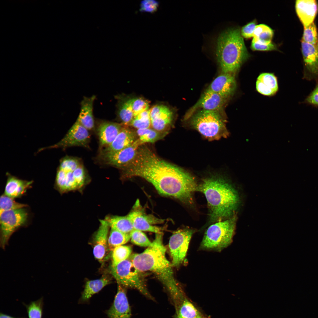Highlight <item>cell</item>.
<instances>
[{
	"label": "cell",
	"mask_w": 318,
	"mask_h": 318,
	"mask_svg": "<svg viewBox=\"0 0 318 318\" xmlns=\"http://www.w3.org/2000/svg\"><path fill=\"white\" fill-rule=\"evenodd\" d=\"M122 176L142 178L163 195L189 204L198 186L194 178L181 168L160 158L147 146L140 145L135 158L121 169Z\"/></svg>",
	"instance_id": "1"
},
{
	"label": "cell",
	"mask_w": 318,
	"mask_h": 318,
	"mask_svg": "<svg viewBox=\"0 0 318 318\" xmlns=\"http://www.w3.org/2000/svg\"><path fill=\"white\" fill-rule=\"evenodd\" d=\"M163 233H156L152 245L143 252L132 255L130 260L141 272L150 271L162 283L175 307L185 298L175 278L171 264L165 256L166 249L163 243Z\"/></svg>",
	"instance_id": "2"
},
{
	"label": "cell",
	"mask_w": 318,
	"mask_h": 318,
	"mask_svg": "<svg viewBox=\"0 0 318 318\" xmlns=\"http://www.w3.org/2000/svg\"><path fill=\"white\" fill-rule=\"evenodd\" d=\"M197 191L205 195L210 209V221L229 218L237 213L241 203L236 189L223 178L211 176L203 179Z\"/></svg>",
	"instance_id": "3"
},
{
	"label": "cell",
	"mask_w": 318,
	"mask_h": 318,
	"mask_svg": "<svg viewBox=\"0 0 318 318\" xmlns=\"http://www.w3.org/2000/svg\"><path fill=\"white\" fill-rule=\"evenodd\" d=\"M216 56L222 73H235L250 57L240 29L231 28L217 39Z\"/></svg>",
	"instance_id": "4"
},
{
	"label": "cell",
	"mask_w": 318,
	"mask_h": 318,
	"mask_svg": "<svg viewBox=\"0 0 318 318\" xmlns=\"http://www.w3.org/2000/svg\"><path fill=\"white\" fill-rule=\"evenodd\" d=\"M189 125L209 140L226 138L228 135L226 120L220 112L200 110L188 119Z\"/></svg>",
	"instance_id": "5"
},
{
	"label": "cell",
	"mask_w": 318,
	"mask_h": 318,
	"mask_svg": "<svg viewBox=\"0 0 318 318\" xmlns=\"http://www.w3.org/2000/svg\"><path fill=\"white\" fill-rule=\"evenodd\" d=\"M237 214L210 226L205 233L200 249L219 252L228 246L232 242L234 233Z\"/></svg>",
	"instance_id": "6"
},
{
	"label": "cell",
	"mask_w": 318,
	"mask_h": 318,
	"mask_svg": "<svg viewBox=\"0 0 318 318\" xmlns=\"http://www.w3.org/2000/svg\"><path fill=\"white\" fill-rule=\"evenodd\" d=\"M110 271L118 284L124 287L136 289L148 298L155 300L148 291L141 272L136 268L130 260L127 259L116 265H112Z\"/></svg>",
	"instance_id": "7"
},
{
	"label": "cell",
	"mask_w": 318,
	"mask_h": 318,
	"mask_svg": "<svg viewBox=\"0 0 318 318\" xmlns=\"http://www.w3.org/2000/svg\"><path fill=\"white\" fill-rule=\"evenodd\" d=\"M28 213L24 208L5 211L0 213V245L4 249L12 234L24 226Z\"/></svg>",
	"instance_id": "8"
},
{
	"label": "cell",
	"mask_w": 318,
	"mask_h": 318,
	"mask_svg": "<svg viewBox=\"0 0 318 318\" xmlns=\"http://www.w3.org/2000/svg\"><path fill=\"white\" fill-rule=\"evenodd\" d=\"M194 232L193 230L189 228L180 229L174 232L170 237L169 247L172 266L178 267L183 262Z\"/></svg>",
	"instance_id": "9"
},
{
	"label": "cell",
	"mask_w": 318,
	"mask_h": 318,
	"mask_svg": "<svg viewBox=\"0 0 318 318\" xmlns=\"http://www.w3.org/2000/svg\"><path fill=\"white\" fill-rule=\"evenodd\" d=\"M88 131L76 121L61 140L51 146L40 148L38 152L53 148L64 149L74 146L87 147L90 139Z\"/></svg>",
	"instance_id": "10"
},
{
	"label": "cell",
	"mask_w": 318,
	"mask_h": 318,
	"mask_svg": "<svg viewBox=\"0 0 318 318\" xmlns=\"http://www.w3.org/2000/svg\"><path fill=\"white\" fill-rule=\"evenodd\" d=\"M142 145L138 139L122 150L114 152H100V159L104 163L120 169L128 164L136 156L139 147Z\"/></svg>",
	"instance_id": "11"
},
{
	"label": "cell",
	"mask_w": 318,
	"mask_h": 318,
	"mask_svg": "<svg viewBox=\"0 0 318 318\" xmlns=\"http://www.w3.org/2000/svg\"><path fill=\"white\" fill-rule=\"evenodd\" d=\"M140 205L139 201H137L134 209L127 215L132 223L134 228L156 233H162V228L152 225L162 223L164 220L151 215L145 214Z\"/></svg>",
	"instance_id": "12"
},
{
	"label": "cell",
	"mask_w": 318,
	"mask_h": 318,
	"mask_svg": "<svg viewBox=\"0 0 318 318\" xmlns=\"http://www.w3.org/2000/svg\"><path fill=\"white\" fill-rule=\"evenodd\" d=\"M227 99L207 89L197 102L186 112L184 117V120H186L198 110L220 112Z\"/></svg>",
	"instance_id": "13"
},
{
	"label": "cell",
	"mask_w": 318,
	"mask_h": 318,
	"mask_svg": "<svg viewBox=\"0 0 318 318\" xmlns=\"http://www.w3.org/2000/svg\"><path fill=\"white\" fill-rule=\"evenodd\" d=\"M151 127L161 132L166 130L172 125L173 115L172 110L166 106L157 105L150 109Z\"/></svg>",
	"instance_id": "14"
},
{
	"label": "cell",
	"mask_w": 318,
	"mask_h": 318,
	"mask_svg": "<svg viewBox=\"0 0 318 318\" xmlns=\"http://www.w3.org/2000/svg\"><path fill=\"white\" fill-rule=\"evenodd\" d=\"M118 284L113 302L106 313L109 318H131V309L125 287Z\"/></svg>",
	"instance_id": "15"
},
{
	"label": "cell",
	"mask_w": 318,
	"mask_h": 318,
	"mask_svg": "<svg viewBox=\"0 0 318 318\" xmlns=\"http://www.w3.org/2000/svg\"><path fill=\"white\" fill-rule=\"evenodd\" d=\"M301 48L306 69V76L309 78L318 77V45L302 41Z\"/></svg>",
	"instance_id": "16"
},
{
	"label": "cell",
	"mask_w": 318,
	"mask_h": 318,
	"mask_svg": "<svg viewBox=\"0 0 318 318\" xmlns=\"http://www.w3.org/2000/svg\"><path fill=\"white\" fill-rule=\"evenodd\" d=\"M236 87L233 74L222 73L213 80L207 89L228 98L234 92Z\"/></svg>",
	"instance_id": "17"
},
{
	"label": "cell",
	"mask_w": 318,
	"mask_h": 318,
	"mask_svg": "<svg viewBox=\"0 0 318 318\" xmlns=\"http://www.w3.org/2000/svg\"><path fill=\"white\" fill-rule=\"evenodd\" d=\"M136 131L124 125L121 130L112 142L104 148L101 152H117L132 144L138 139Z\"/></svg>",
	"instance_id": "18"
},
{
	"label": "cell",
	"mask_w": 318,
	"mask_h": 318,
	"mask_svg": "<svg viewBox=\"0 0 318 318\" xmlns=\"http://www.w3.org/2000/svg\"><path fill=\"white\" fill-rule=\"evenodd\" d=\"M295 7L297 14L304 26L314 22L318 10L316 1L297 0Z\"/></svg>",
	"instance_id": "19"
},
{
	"label": "cell",
	"mask_w": 318,
	"mask_h": 318,
	"mask_svg": "<svg viewBox=\"0 0 318 318\" xmlns=\"http://www.w3.org/2000/svg\"><path fill=\"white\" fill-rule=\"evenodd\" d=\"M124 125L108 121L101 122L97 128L100 144L104 148L110 145L120 132Z\"/></svg>",
	"instance_id": "20"
},
{
	"label": "cell",
	"mask_w": 318,
	"mask_h": 318,
	"mask_svg": "<svg viewBox=\"0 0 318 318\" xmlns=\"http://www.w3.org/2000/svg\"><path fill=\"white\" fill-rule=\"evenodd\" d=\"M95 97L94 95L84 97L80 103V111L76 120L88 130L94 127L93 107Z\"/></svg>",
	"instance_id": "21"
},
{
	"label": "cell",
	"mask_w": 318,
	"mask_h": 318,
	"mask_svg": "<svg viewBox=\"0 0 318 318\" xmlns=\"http://www.w3.org/2000/svg\"><path fill=\"white\" fill-rule=\"evenodd\" d=\"M6 174L7 179L4 194L14 199L23 195L33 183V181H28L19 179L8 172Z\"/></svg>",
	"instance_id": "22"
},
{
	"label": "cell",
	"mask_w": 318,
	"mask_h": 318,
	"mask_svg": "<svg viewBox=\"0 0 318 318\" xmlns=\"http://www.w3.org/2000/svg\"><path fill=\"white\" fill-rule=\"evenodd\" d=\"M100 225L95 238L93 253L95 257L100 261L104 257L107 246V236L110 227L105 220L100 221Z\"/></svg>",
	"instance_id": "23"
},
{
	"label": "cell",
	"mask_w": 318,
	"mask_h": 318,
	"mask_svg": "<svg viewBox=\"0 0 318 318\" xmlns=\"http://www.w3.org/2000/svg\"><path fill=\"white\" fill-rule=\"evenodd\" d=\"M110 283V279L106 277L87 281L79 302L82 303L88 302L93 295L98 292Z\"/></svg>",
	"instance_id": "24"
},
{
	"label": "cell",
	"mask_w": 318,
	"mask_h": 318,
	"mask_svg": "<svg viewBox=\"0 0 318 318\" xmlns=\"http://www.w3.org/2000/svg\"><path fill=\"white\" fill-rule=\"evenodd\" d=\"M105 220L113 229L121 232L129 233L134 229L132 223L127 215L106 217Z\"/></svg>",
	"instance_id": "25"
},
{
	"label": "cell",
	"mask_w": 318,
	"mask_h": 318,
	"mask_svg": "<svg viewBox=\"0 0 318 318\" xmlns=\"http://www.w3.org/2000/svg\"><path fill=\"white\" fill-rule=\"evenodd\" d=\"M131 99H120L118 104L117 115L123 125L129 126L134 116L131 104Z\"/></svg>",
	"instance_id": "26"
},
{
	"label": "cell",
	"mask_w": 318,
	"mask_h": 318,
	"mask_svg": "<svg viewBox=\"0 0 318 318\" xmlns=\"http://www.w3.org/2000/svg\"><path fill=\"white\" fill-rule=\"evenodd\" d=\"M274 35L272 29L263 24L256 25L253 34L252 40L259 44H268L271 42Z\"/></svg>",
	"instance_id": "27"
},
{
	"label": "cell",
	"mask_w": 318,
	"mask_h": 318,
	"mask_svg": "<svg viewBox=\"0 0 318 318\" xmlns=\"http://www.w3.org/2000/svg\"><path fill=\"white\" fill-rule=\"evenodd\" d=\"M136 132L142 145L146 143H153L162 139L168 133L158 131L151 127L137 129Z\"/></svg>",
	"instance_id": "28"
},
{
	"label": "cell",
	"mask_w": 318,
	"mask_h": 318,
	"mask_svg": "<svg viewBox=\"0 0 318 318\" xmlns=\"http://www.w3.org/2000/svg\"><path fill=\"white\" fill-rule=\"evenodd\" d=\"M176 310L175 318H196L200 314L194 304L186 297Z\"/></svg>",
	"instance_id": "29"
},
{
	"label": "cell",
	"mask_w": 318,
	"mask_h": 318,
	"mask_svg": "<svg viewBox=\"0 0 318 318\" xmlns=\"http://www.w3.org/2000/svg\"><path fill=\"white\" fill-rule=\"evenodd\" d=\"M130 239V233H125L111 228L108 245L109 249L113 250L115 247L126 243Z\"/></svg>",
	"instance_id": "30"
},
{
	"label": "cell",
	"mask_w": 318,
	"mask_h": 318,
	"mask_svg": "<svg viewBox=\"0 0 318 318\" xmlns=\"http://www.w3.org/2000/svg\"><path fill=\"white\" fill-rule=\"evenodd\" d=\"M150 112V109H148L134 116L129 126L132 127L137 130L150 127L151 121Z\"/></svg>",
	"instance_id": "31"
},
{
	"label": "cell",
	"mask_w": 318,
	"mask_h": 318,
	"mask_svg": "<svg viewBox=\"0 0 318 318\" xmlns=\"http://www.w3.org/2000/svg\"><path fill=\"white\" fill-rule=\"evenodd\" d=\"M132 251L129 246H120L115 247L112 253V265H115L128 258Z\"/></svg>",
	"instance_id": "32"
},
{
	"label": "cell",
	"mask_w": 318,
	"mask_h": 318,
	"mask_svg": "<svg viewBox=\"0 0 318 318\" xmlns=\"http://www.w3.org/2000/svg\"><path fill=\"white\" fill-rule=\"evenodd\" d=\"M29 318H42L44 305L43 297L32 301L28 305L24 304Z\"/></svg>",
	"instance_id": "33"
},
{
	"label": "cell",
	"mask_w": 318,
	"mask_h": 318,
	"mask_svg": "<svg viewBox=\"0 0 318 318\" xmlns=\"http://www.w3.org/2000/svg\"><path fill=\"white\" fill-rule=\"evenodd\" d=\"M27 206H28L27 205L16 202L14 198L4 194L1 195L0 197V213L5 211L25 208Z\"/></svg>",
	"instance_id": "34"
},
{
	"label": "cell",
	"mask_w": 318,
	"mask_h": 318,
	"mask_svg": "<svg viewBox=\"0 0 318 318\" xmlns=\"http://www.w3.org/2000/svg\"><path fill=\"white\" fill-rule=\"evenodd\" d=\"M302 41L311 44L318 45V35L316 26L313 22L304 26Z\"/></svg>",
	"instance_id": "35"
},
{
	"label": "cell",
	"mask_w": 318,
	"mask_h": 318,
	"mask_svg": "<svg viewBox=\"0 0 318 318\" xmlns=\"http://www.w3.org/2000/svg\"><path fill=\"white\" fill-rule=\"evenodd\" d=\"M81 165L77 158L66 156L60 160L58 168L65 172H73Z\"/></svg>",
	"instance_id": "36"
},
{
	"label": "cell",
	"mask_w": 318,
	"mask_h": 318,
	"mask_svg": "<svg viewBox=\"0 0 318 318\" xmlns=\"http://www.w3.org/2000/svg\"><path fill=\"white\" fill-rule=\"evenodd\" d=\"M130 235L131 241L135 245L148 247L152 245V242L142 231L134 229L130 232Z\"/></svg>",
	"instance_id": "37"
},
{
	"label": "cell",
	"mask_w": 318,
	"mask_h": 318,
	"mask_svg": "<svg viewBox=\"0 0 318 318\" xmlns=\"http://www.w3.org/2000/svg\"><path fill=\"white\" fill-rule=\"evenodd\" d=\"M257 80L261 82L275 93L277 91L278 87L277 80L273 74L268 73H261L259 76Z\"/></svg>",
	"instance_id": "38"
},
{
	"label": "cell",
	"mask_w": 318,
	"mask_h": 318,
	"mask_svg": "<svg viewBox=\"0 0 318 318\" xmlns=\"http://www.w3.org/2000/svg\"><path fill=\"white\" fill-rule=\"evenodd\" d=\"M131 104L134 116L149 109L148 102L141 98H132Z\"/></svg>",
	"instance_id": "39"
},
{
	"label": "cell",
	"mask_w": 318,
	"mask_h": 318,
	"mask_svg": "<svg viewBox=\"0 0 318 318\" xmlns=\"http://www.w3.org/2000/svg\"><path fill=\"white\" fill-rule=\"evenodd\" d=\"M159 5V2L156 0H143L140 2L139 10L141 12L153 13L157 11Z\"/></svg>",
	"instance_id": "40"
},
{
	"label": "cell",
	"mask_w": 318,
	"mask_h": 318,
	"mask_svg": "<svg viewBox=\"0 0 318 318\" xmlns=\"http://www.w3.org/2000/svg\"><path fill=\"white\" fill-rule=\"evenodd\" d=\"M73 173L79 188H81L84 184L85 180V172L84 167L81 165L73 172Z\"/></svg>",
	"instance_id": "41"
},
{
	"label": "cell",
	"mask_w": 318,
	"mask_h": 318,
	"mask_svg": "<svg viewBox=\"0 0 318 318\" xmlns=\"http://www.w3.org/2000/svg\"><path fill=\"white\" fill-rule=\"evenodd\" d=\"M65 172L66 173L65 180V192L74 190L79 188L73 175V172Z\"/></svg>",
	"instance_id": "42"
},
{
	"label": "cell",
	"mask_w": 318,
	"mask_h": 318,
	"mask_svg": "<svg viewBox=\"0 0 318 318\" xmlns=\"http://www.w3.org/2000/svg\"><path fill=\"white\" fill-rule=\"evenodd\" d=\"M256 26V21L254 20L243 27L240 31L242 37L246 38L253 37V33Z\"/></svg>",
	"instance_id": "43"
},
{
	"label": "cell",
	"mask_w": 318,
	"mask_h": 318,
	"mask_svg": "<svg viewBox=\"0 0 318 318\" xmlns=\"http://www.w3.org/2000/svg\"><path fill=\"white\" fill-rule=\"evenodd\" d=\"M252 50L254 51H267L276 50V46L272 42L268 44H261L252 41L251 46Z\"/></svg>",
	"instance_id": "44"
},
{
	"label": "cell",
	"mask_w": 318,
	"mask_h": 318,
	"mask_svg": "<svg viewBox=\"0 0 318 318\" xmlns=\"http://www.w3.org/2000/svg\"><path fill=\"white\" fill-rule=\"evenodd\" d=\"M256 87L257 91L264 95L270 96L275 93L271 89L267 87L261 82L257 80Z\"/></svg>",
	"instance_id": "45"
},
{
	"label": "cell",
	"mask_w": 318,
	"mask_h": 318,
	"mask_svg": "<svg viewBox=\"0 0 318 318\" xmlns=\"http://www.w3.org/2000/svg\"><path fill=\"white\" fill-rule=\"evenodd\" d=\"M307 102L318 105V85L306 100Z\"/></svg>",
	"instance_id": "46"
},
{
	"label": "cell",
	"mask_w": 318,
	"mask_h": 318,
	"mask_svg": "<svg viewBox=\"0 0 318 318\" xmlns=\"http://www.w3.org/2000/svg\"><path fill=\"white\" fill-rule=\"evenodd\" d=\"M0 318H24L23 317L22 318H15L11 317L10 315L6 314H3L1 312L0 313Z\"/></svg>",
	"instance_id": "47"
},
{
	"label": "cell",
	"mask_w": 318,
	"mask_h": 318,
	"mask_svg": "<svg viewBox=\"0 0 318 318\" xmlns=\"http://www.w3.org/2000/svg\"><path fill=\"white\" fill-rule=\"evenodd\" d=\"M196 318H204L200 314L197 316Z\"/></svg>",
	"instance_id": "48"
}]
</instances>
